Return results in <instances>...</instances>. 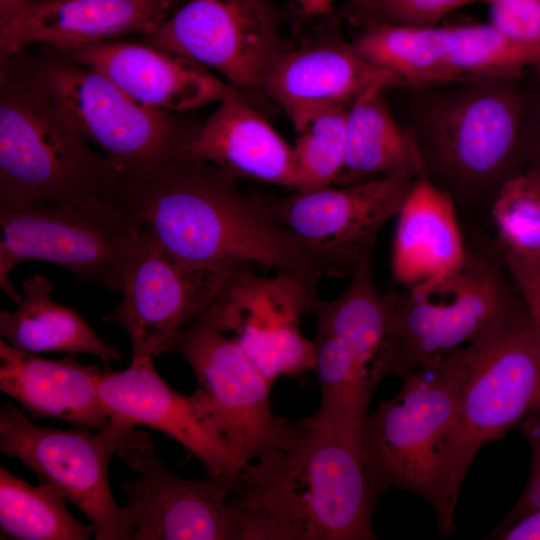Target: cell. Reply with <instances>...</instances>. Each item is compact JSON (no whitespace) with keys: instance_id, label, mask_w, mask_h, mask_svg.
<instances>
[{"instance_id":"cell-19","label":"cell","mask_w":540,"mask_h":540,"mask_svg":"<svg viewBox=\"0 0 540 540\" xmlns=\"http://www.w3.org/2000/svg\"><path fill=\"white\" fill-rule=\"evenodd\" d=\"M402 86L390 73L364 59L351 43L326 40L289 47L267 69L263 90L296 131L330 109L349 107L366 89Z\"/></svg>"},{"instance_id":"cell-17","label":"cell","mask_w":540,"mask_h":540,"mask_svg":"<svg viewBox=\"0 0 540 540\" xmlns=\"http://www.w3.org/2000/svg\"><path fill=\"white\" fill-rule=\"evenodd\" d=\"M99 395L113 425L160 431L196 457L208 476L236 475L229 447L200 396L183 395L159 375L152 358L106 370Z\"/></svg>"},{"instance_id":"cell-37","label":"cell","mask_w":540,"mask_h":540,"mask_svg":"<svg viewBox=\"0 0 540 540\" xmlns=\"http://www.w3.org/2000/svg\"><path fill=\"white\" fill-rule=\"evenodd\" d=\"M307 15L326 16L333 11V0H295Z\"/></svg>"},{"instance_id":"cell-35","label":"cell","mask_w":540,"mask_h":540,"mask_svg":"<svg viewBox=\"0 0 540 540\" xmlns=\"http://www.w3.org/2000/svg\"><path fill=\"white\" fill-rule=\"evenodd\" d=\"M540 176V90L530 93L525 122L524 167Z\"/></svg>"},{"instance_id":"cell-1","label":"cell","mask_w":540,"mask_h":540,"mask_svg":"<svg viewBox=\"0 0 540 540\" xmlns=\"http://www.w3.org/2000/svg\"><path fill=\"white\" fill-rule=\"evenodd\" d=\"M238 179L184 157L149 181L128 183L125 212L178 258L233 269L258 265L316 291L322 273L305 248L273 216L267 196L246 195Z\"/></svg>"},{"instance_id":"cell-28","label":"cell","mask_w":540,"mask_h":540,"mask_svg":"<svg viewBox=\"0 0 540 540\" xmlns=\"http://www.w3.org/2000/svg\"><path fill=\"white\" fill-rule=\"evenodd\" d=\"M454 83L476 78L515 80L526 68L533 69L529 53L490 23L455 25L448 60Z\"/></svg>"},{"instance_id":"cell-6","label":"cell","mask_w":540,"mask_h":540,"mask_svg":"<svg viewBox=\"0 0 540 540\" xmlns=\"http://www.w3.org/2000/svg\"><path fill=\"white\" fill-rule=\"evenodd\" d=\"M33 69L60 116L126 183L149 181L185 157L196 128L172 112L136 101L102 73L53 52Z\"/></svg>"},{"instance_id":"cell-15","label":"cell","mask_w":540,"mask_h":540,"mask_svg":"<svg viewBox=\"0 0 540 540\" xmlns=\"http://www.w3.org/2000/svg\"><path fill=\"white\" fill-rule=\"evenodd\" d=\"M317 298V292L292 275L262 277L239 268L207 310L274 383L313 370V341L299 325Z\"/></svg>"},{"instance_id":"cell-16","label":"cell","mask_w":540,"mask_h":540,"mask_svg":"<svg viewBox=\"0 0 540 540\" xmlns=\"http://www.w3.org/2000/svg\"><path fill=\"white\" fill-rule=\"evenodd\" d=\"M119 458L139 474L119 483L136 521L133 540H244L228 501L236 475L179 478L157 456L153 442Z\"/></svg>"},{"instance_id":"cell-30","label":"cell","mask_w":540,"mask_h":540,"mask_svg":"<svg viewBox=\"0 0 540 540\" xmlns=\"http://www.w3.org/2000/svg\"><path fill=\"white\" fill-rule=\"evenodd\" d=\"M490 215L504 249L540 261V176L521 171L497 192Z\"/></svg>"},{"instance_id":"cell-39","label":"cell","mask_w":540,"mask_h":540,"mask_svg":"<svg viewBox=\"0 0 540 540\" xmlns=\"http://www.w3.org/2000/svg\"><path fill=\"white\" fill-rule=\"evenodd\" d=\"M358 1H359V0H348V3H347V6H346V7L353 5V4H355L356 2H358Z\"/></svg>"},{"instance_id":"cell-3","label":"cell","mask_w":540,"mask_h":540,"mask_svg":"<svg viewBox=\"0 0 540 540\" xmlns=\"http://www.w3.org/2000/svg\"><path fill=\"white\" fill-rule=\"evenodd\" d=\"M1 59L0 205L70 203L125 211L127 183L56 110L33 67Z\"/></svg>"},{"instance_id":"cell-5","label":"cell","mask_w":540,"mask_h":540,"mask_svg":"<svg viewBox=\"0 0 540 540\" xmlns=\"http://www.w3.org/2000/svg\"><path fill=\"white\" fill-rule=\"evenodd\" d=\"M462 354L456 411L438 452L432 505L443 535L453 528L462 484L482 446L540 406V361L528 311L494 324Z\"/></svg>"},{"instance_id":"cell-29","label":"cell","mask_w":540,"mask_h":540,"mask_svg":"<svg viewBox=\"0 0 540 540\" xmlns=\"http://www.w3.org/2000/svg\"><path fill=\"white\" fill-rule=\"evenodd\" d=\"M349 107L322 112L296 131L293 146L298 177L296 191L322 189L333 186L337 181L344 165Z\"/></svg>"},{"instance_id":"cell-2","label":"cell","mask_w":540,"mask_h":540,"mask_svg":"<svg viewBox=\"0 0 540 540\" xmlns=\"http://www.w3.org/2000/svg\"><path fill=\"white\" fill-rule=\"evenodd\" d=\"M244 540H375L362 460L314 414L284 447L242 467L228 499Z\"/></svg>"},{"instance_id":"cell-8","label":"cell","mask_w":540,"mask_h":540,"mask_svg":"<svg viewBox=\"0 0 540 540\" xmlns=\"http://www.w3.org/2000/svg\"><path fill=\"white\" fill-rule=\"evenodd\" d=\"M462 367V348L417 367L396 396L365 417L359 454L377 500L398 488L433 505L438 452L454 419Z\"/></svg>"},{"instance_id":"cell-31","label":"cell","mask_w":540,"mask_h":540,"mask_svg":"<svg viewBox=\"0 0 540 540\" xmlns=\"http://www.w3.org/2000/svg\"><path fill=\"white\" fill-rule=\"evenodd\" d=\"M490 0H359L346 7L350 22L360 27L397 25L433 27L451 12Z\"/></svg>"},{"instance_id":"cell-21","label":"cell","mask_w":540,"mask_h":540,"mask_svg":"<svg viewBox=\"0 0 540 540\" xmlns=\"http://www.w3.org/2000/svg\"><path fill=\"white\" fill-rule=\"evenodd\" d=\"M103 370L83 364L75 353L46 359L0 340V389L32 417L104 430L113 426L99 395Z\"/></svg>"},{"instance_id":"cell-22","label":"cell","mask_w":540,"mask_h":540,"mask_svg":"<svg viewBox=\"0 0 540 540\" xmlns=\"http://www.w3.org/2000/svg\"><path fill=\"white\" fill-rule=\"evenodd\" d=\"M185 157L214 164L238 178L298 188L293 147L234 88L196 128Z\"/></svg>"},{"instance_id":"cell-11","label":"cell","mask_w":540,"mask_h":540,"mask_svg":"<svg viewBox=\"0 0 540 540\" xmlns=\"http://www.w3.org/2000/svg\"><path fill=\"white\" fill-rule=\"evenodd\" d=\"M168 352L182 356L193 370L195 392L225 439L236 474L290 442L296 422L274 413L270 400L273 383L207 309L173 336L159 355Z\"/></svg>"},{"instance_id":"cell-9","label":"cell","mask_w":540,"mask_h":540,"mask_svg":"<svg viewBox=\"0 0 540 540\" xmlns=\"http://www.w3.org/2000/svg\"><path fill=\"white\" fill-rule=\"evenodd\" d=\"M0 287L18 303L10 273L21 262L40 260L78 278L121 293L140 228L122 209L70 203L0 205Z\"/></svg>"},{"instance_id":"cell-32","label":"cell","mask_w":540,"mask_h":540,"mask_svg":"<svg viewBox=\"0 0 540 540\" xmlns=\"http://www.w3.org/2000/svg\"><path fill=\"white\" fill-rule=\"evenodd\" d=\"M490 24L524 48L540 81V0H490Z\"/></svg>"},{"instance_id":"cell-36","label":"cell","mask_w":540,"mask_h":540,"mask_svg":"<svg viewBox=\"0 0 540 540\" xmlns=\"http://www.w3.org/2000/svg\"><path fill=\"white\" fill-rule=\"evenodd\" d=\"M499 540H540V509L501 533Z\"/></svg>"},{"instance_id":"cell-13","label":"cell","mask_w":540,"mask_h":540,"mask_svg":"<svg viewBox=\"0 0 540 540\" xmlns=\"http://www.w3.org/2000/svg\"><path fill=\"white\" fill-rule=\"evenodd\" d=\"M416 180L387 176L268 197L273 216L302 244L322 275L351 278Z\"/></svg>"},{"instance_id":"cell-24","label":"cell","mask_w":540,"mask_h":540,"mask_svg":"<svg viewBox=\"0 0 540 540\" xmlns=\"http://www.w3.org/2000/svg\"><path fill=\"white\" fill-rule=\"evenodd\" d=\"M385 90L381 85L371 86L348 108L344 165L334 185L387 176L415 180L425 177L414 136L396 121L384 97Z\"/></svg>"},{"instance_id":"cell-14","label":"cell","mask_w":540,"mask_h":540,"mask_svg":"<svg viewBox=\"0 0 540 540\" xmlns=\"http://www.w3.org/2000/svg\"><path fill=\"white\" fill-rule=\"evenodd\" d=\"M235 270L178 258L140 228L121 300L102 321L124 328L131 343V362L152 358L212 304Z\"/></svg>"},{"instance_id":"cell-10","label":"cell","mask_w":540,"mask_h":540,"mask_svg":"<svg viewBox=\"0 0 540 540\" xmlns=\"http://www.w3.org/2000/svg\"><path fill=\"white\" fill-rule=\"evenodd\" d=\"M150 442L149 433L132 427L62 430L33 423L12 403L0 409V451L58 488L90 521L96 540H133L136 521L113 497L109 461Z\"/></svg>"},{"instance_id":"cell-20","label":"cell","mask_w":540,"mask_h":540,"mask_svg":"<svg viewBox=\"0 0 540 540\" xmlns=\"http://www.w3.org/2000/svg\"><path fill=\"white\" fill-rule=\"evenodd\" d=\"M169 0H41L0 26L1 59L31 45L64 51L133 35L148 36L168 18Z\"/></svg>"},{"instance_id":"cell-12","label":"cell","mask_w":540,"mask_h":540,"mask_svg":"<svg viewBox=\"0 0 540 540\" xmlns=\"http://www.w3.org/2000/svg\"><path fill=\"white\" fill-rule=\"evenodd\" d=\"M144 41L218 73L261 112L270 102L263 90L264 75L291 47L267 0H188Z\"/></svg>"},{"instance_id":"cell-25","label":"cell","mask_w":540,"mask_h":540,"mask_svg":"<svg viewBox=\"0 0 540 540\" xmlns=\"http://www.w3.org/2000/svg\"><path fill=\"white\" fill-rule=\"evenodd\" d=\"M52 288L44 275L27 278L17 308L0 311L1 338L33 354L87 353L98 357L106 367L119 361L120 352L101 339L74 308L53 300Z\"/></svg>"},{"instance_id":"cell-7","label":"cell","mask_w":540,"mask_h":540,"mask_svg":"<svg viewBox=\"0 0 540 540\" xmlns=\"http://www.w3.org/2000/svg\"><path fill=\"white\" fill-rule=\"evenodd\" d=\"M503 248L467 245L464 262L426 284L384 294L395 333L401 379L417 367L470 343L494 324L527 313Z\"/></svg>"},{"instance_id":"cell-4","label":"cell","mask_w":540,"mask_h":540,"mask_svg":"<svg viewBox=\"0 0 540 540\" xmlns=\"http://www.w3.org/2000/svg\"><path fill=\"white\" fill-rule=\"evenodd\" d=\"M514 80L476 78L457 82L429 98L416 127L409 128L425 177L458 203L489 207L512 176L523 171L530 93Z\"/></svg>"},{"instance_id":"cell-34","label":"cell","mask_w":540,"mask_h":540,"mask_svg":"<svg viewBox=\"0 0 540 540\" xmlns=\"http://www.w3.org/2000/svg\"><path fill=\"white\" fill-rule=\"evenodd\" d=\"M503 259L526 305L540 361V261L510 249Z\"/></svg>"},{"instance_id":"cell-38","label":"cell","mask_w":540,"mask_h":540,"mask_svg":"<svg viewBox=\"0 0 540 540\" xmlns=\"http://www.w3.org/2000/svg\"><path fill=\"white\" fill-rule=\"evenodd\" d=\"M41 0H0V26L7 23L21 9Z\"/></svg>"},{"instance_id":"cell-33","label":"cell","mask_w":540,"mask_h":540,"mask_svg":"<svg viewBox=\"0 0 540 540\" xmlns=\"http://www.w3.org/2000/svg\"><path fill=\"white\" fill-rule=\"evenodd\" d=\"M531 448V466L526 485L503 519L484 539H496L522 518L540 509V406L518 425Z\"/></svg>"},{"instance_id":"cell-18","label":"cell","mask_w":540,"mask_h":540,"mask_svg":"<svg viewBox=\"0 0 540 540\" xmlns=\"http://www.w3.org/2000/svg\"><path fill=\"white\" fill-rule=\"evenodd\" d=\"M50 52L102 73L136 101L168 112L219 103L233 89L195 60L146 41L117 39Z\"/></svg>"},{"instance_id":"cell-40","label":"cell","mask_w":540,"mask_h":540,"mask_svg":"<svg viewBox=\"0 0 540 540\" xmlns=\"http://www.w3.org/2000/svg\"><path fill=\"white\" fill-rule=\"evenodd\" d=\"M172 3V0H169Z\"/></svg>"},{"instance_id":"cell-23","label":"cell","mask_w":540,"mask_h":540,"mask_svg":"<svg viewBox=\"0 0 540 540\" xmlns=\"http://www.w3.org/2000/svg\"><path fill=\"white\" fill-rule=\"evenodd\" d=\"M397 215L391 267L405 289L435 281L464 262L467 244L449 193L419 178Z\"/></svg>"},{"instance_id":"cell-27","label":"cell","mask_w":540,"mask_h":540,"mask_svg":"<svg viewBox=\"0 0 540 540\" xmlns=\"http://www.w3.org/2000/svg\"><path fill=\"white\" fill-rule=\"evenodd\" d=\"M65 495L49 483L33 486L0 467V538L88 540L94 535L67 509Z\"/></svg>"},{"instance_id":"cell-26","label":"cell","mask_w":540,"mask_h":540,"mask_svg":"<svg viewBox=\"0 0 540 540\" xmlns=\"http://www.w3.org/2000/svg\"><path fill=\"white\" fill-rule=\"evenodd\" d=\"M455 25L413 27L372 25L351 44L369 63L396 77L401 85L430 87L451 83L448 60Z\"/></svg>"}]
</instances>
